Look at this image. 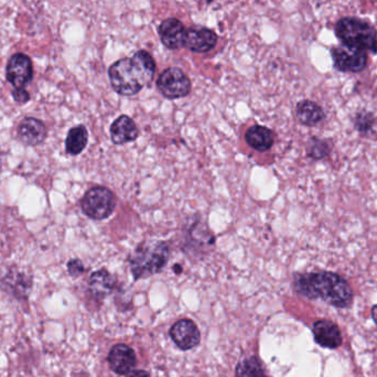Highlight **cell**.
<instances>
[{"instance_id": "cell-10", "label": "cell", "mask_w": 377, "mask_h": 377, "mask_svg": "<svg viewBox=\"0 0 377 377\" xmlns=\"http://www.w3.org/2000/svg\"><path fill=\"white\" fill-rule=\"evenodd\" d=\"M170 337L183 351L191 350L200 343V331L192 320L183 319L176 322L170 329Z\"/></svg>"}, {"instance_id": "cell-5", "label": "cell", "mask_w": 377, "mask_h": 377, "mask_svg": "<svg viewBox=\"0 0 377 377\" xmlns=\"http://www.w3.org/2000/svg\"><path fill=\"white\" fill-rule=\"evenodd\" d=\"M83 212L90 219L105 220L111 217L116 208V198L105 187H94L85 193L81 201Z\"/></svg>"}, {"instance_id": "cell-6", "label": "cell", "mask_w": 377, "mask_h": 377, "mask_svg": "<svg viewBox=\"0 0 377 377\" xmlns=\"http://www.w3.org/2000/svg\"><path fill=\"white\" fill-rule=\"evenodd\" d=\"M159 92L168 100L185 98L191 92V81L179 68L164 70L157 79Z\"/></svg>"}, {"instance_id": "cell-9", "label": "cell", "mask_w": 377, "mask_h": 377, "mask_svg": "<svg viewBox=\"0 0 377 377\" xmlns=\"http://www.w3.org/2000/svg\"><path fill=\"white\" fill-rule=\"evenodd\" d=\"M187 30L183 22L176 18H168L159 26V36L164 47L171 50L185 48Z\"/></svg>"}, {"instance_id": "cell-17", "label": "cell", "mask_w": 377, "mask_h": 377, "mask_svg": "<svg viewBox=\"0 0 377 377\" xmlns=\"http://www.w3.org/2000/svg\"><path fill=\"white\" fill-rule=\"evenodd\" d=\"M295 115L300 124L314 127L321 124L325 119V113L321 106L312 100H301L295 107Z\"/></svg>"}, {"instance_id": "cell-15", "label": "cell", "mask_w": 377, "mask_h": 377, "mask_svg": "<svg viewBox=\"0 0 377 377\" xmlns=\"http://www.w3.org/2000/svg\"><path fill=\"white\" fill-rule=\"evenodd\" d=\"M314 334L316 342L323 348H338L342 343L338 325L329 320L316 321L314 325Z\"/></svg>"}, {"instance_id": "cell-12", "label": "cell", "mask_w": 377, "mask_h": 377, "mask_svg": "<svg viewBox=\"0 0 377 377\" xmlns=\"http://www.w3.org/2000/svg\"><path fill=\"white\" fill-rule=\"evenodd\" d=\"M217 36L204 26H192L187 30L185 48L194 53H206L217 45Z\"/></svg>"}, {"instance_id": "cell-24", "label": "cell", "mask_w": 377, "mask_h": 377, "mask_svg": "<svg viewBox=\"0 0 377 377\" xmlns=\"http://www.w3.org/2000/svg\"><path fill=\"white\" fill-rule=\"evenodd\" d=\"M68 270L72 277H79L84 272V265L79 259H72L68 263Z\"/></svg>"}, {"instance_id": "cell-4", "label": "cell", "mask_w": 377, "mask_h": 377, "mask_svg": "<svg viewBox=\"0 0 377 377\" xmlns=\"http://www.w3.org/2000/svg\"><path fill=\"white\" fill-rule=\"evenodd\" d=\"M335 33L342 45L364 52H377L376 30L361 19H341L335 26Z\"/></svg>"}, {"instance_id": "cell-21", "label": "cell", "mask_w": 377, "mask_h": 377, "mask_svg": "<svg viewBox=\"0 0 377 377\" xmlns=\"http://www.w3.org/2000/svg\"><path fill=\"white\" fill-rule=\"evenodd\" d=\"M332 149V140L311 137L307 143V156L312 160H322L330 156Z\"/></svg>"}, {"instance_id": "cell-26", "label": "cell", "mask_w": 377, "mask_h": 377, "mask_svg": "<svg viewBox=\"0 0 377 377\" xmlns=\"http://www.w3.org/2000/svg\"><path fill=\"white\" fill-rule=\"evenodd\" d=\"M128 377H151V375L144 369H137V371H132L128 374Z\"/></svg>"}, {"instance_id": "cell-27", "label": "cell", "mask_w": 377, "mask_h": 377, "mask_svg": "<svg viewBox=\"0 0 377 377\" xmlns=\"http://www.w3.org/2000/svg\"><path fill=\"white\" fill-rule=\"evenodd\" d=\"M372 316L373 320H374L375 323H376L377 325V305L372 308Z\"/></svg>"}, {"instance_id": "cell-1", "label": "cell", "mask_w": 377, "mask_h": 377, "mask_svg": "<svg viewBox=\"0 0 377 377\" xmlns=\"http://www.w3.org/2000/svg\"><path fill=\"white\" fill-rule=\"evenodd\" d=\"M293 288L306 298L322 299L337 308H346L353 300V291L350 284L340 275L332 272L295 274Z\"/></svg>"}, {"instance_id": "cell-23", "label": "cell", "mask_w": 377, "mask_h": 377, "mask_svg": "<svg viewBox=\"0 0 377 377\" xmlns=\"http://www.w3.org/2000/svg\"><path fill=\"white\" fill-rule=\"evenodd\" d=\"M236 377H266L259 359L255 356L248 357L238 363Z\"/></svg>"}, {"instance_id": "cell-20", "label": "cell", "mask_w": 377, "mask_h": 377, "mask_svg": "<svg viewBox=\"0 0 377 377\" xmlns=\"http://www.w3.org/2000/svg\"><path fill=\"white\" fill-rule=\"evenodd\" d=\"M89 141V132L84 125H79L70 130L66 137V153L71 156H77L84 151Z\"/></svg>"}, {"instance_id": "cell-18", "label": "cell", "mask_w": 377, "mask_h": 377, "mask_svg": "<svg viewBox=\"0 0 377 377\" xmlns=\"http://www.w3.org/2000/svg\"><path fill=\"white\" fill-rule=\"evenodd\" d=\"M245 140L249 147L264 153L274 145L275 134L267 127L255 125L246 132Z\"/></svg>"}, {"instance_id": "cell-2", "label": "cell", "mask_w": 377, "mask_h": 377, "mask_svg": "<svg viewBox=\"0 0 377 377\" xmlns=\"http://www.w3.org/2000/svg\"><path fill=\"white\" fill-rule=\"evenodd\" d=\"M156 62L151 53L140 50L132 58L121 59L109 69L111 84L119 95H136L153 81Z\"/></svg>"}, {"instance_id": "cell-14", "label": "cell", "mask_w": 377, "mask_h": 377, "mask_svg": "<svg viewBox=\"0 0 377 377\" xmlns=\"http://www.w3.org/2000/svg\"><path fill=\"white\" fill-rule=\"evenodd\" d=\"M18 137L26 145H40L47 137V128L39 119L26 117L19 124Z\"/></svg>"}, {"instance_id": "cell-8", "label": "cell", "mask_w": 377, "mask_h": 377, "mask_svg": "<svg viewBox=\"0 0 377 377\" xmlns=\"http://www.w3.org/2000/svg\"><path fill=\"white\" fill-rule=\"evenodd\" d=\"M33 77L31 59L24 53H16L7 64V79L15 89H24Z\"/></svg>"}, {"instance_id": "cell-25", "label": "cell", "mask_w": 377, "mask_h": 377, "mask_svg": "<svg viewBox=\"0 0 377 377\" xmlns=\"http://www.w3.org/2000/svg\"><path fill=\"white\" fill-rule=\"evenodd\" d=\"M13 96L18 103H26L30 100L29 93L26 92L24 89H15Z\"/></svg>"}, {"instance_id": "cell-3", "label": "cell", "mask_w": 377, "mask_h": 377, "mask_svg": "<svg viewBox=\"0 0 377 377\" xmlns=\"http://www.w3.org/2000/svg\"><path fill=\"white\" fill-rule=\"evenodd\" d=\"M170 247L166 242H144L130 256V265L134 280L158 274L169 261Z\"/></svg>"}, {"instance_id": "cell-22", "label": "cell", "mask_w": 377, "mask_h": 377, "mask_svg": "<svg viewBox=\"0 0 377 377\" xmlns=\"http://www.w3.org/2000/svg\"><path fill=\"white\" fill-rule=\"evenodd\" d=\"M376 123L377 117L371 111H360L353 117L354 127L363 137H367V136H369L374 132Z\"/></svg>"}, {"instance_id": "cell-19", "label": "cell", "mask_w": 377, "mask_h": 377, "mask_svg": "<svg viewBox=\"0 0 377 377\" xmlns=\"http://www.w3.org/2000/svg\"><path fill=\"white\" fill-rule=\"evenodd\" d=\"M115 286V279L106 269L93 272L89 282L91 293L96 298L103 299L109 295Z\"/></svg>"}, {"instance_id": "cell-13", "label": "cell", "mask_w": 377, "mask_h": 377, "mask_svg": "<svg viewBox=\"0 0 377 377\" xmlns=\"http://www.w3.org/2000/svg\"><path fill=\"white\" fill-rule=\"evenodd\" d=\"M107 360L111 369L118 375L130 374L137 363L134 350L126 344L113 346Z\"/></svg>"}, {"instance_id": "cell-16", "label": "cell", "mask_w": 377, "mask_h": 377, "mask_svg": "<svg viewBox=\"0 0 377 377\" xmlns=\"http://www.w3.org/2000/svg\"><path fill=\"white\" fill-rule=\"evenodd\" d=\"M139 130L137 125L127 115H122L111 124V138L115 145H125L137 139Z\"/></svg>"}, {"instance_id": "cell-11", "label": "cell", "mask_w": 377, "mask_h": 377, "mask_svg": "<svg viewBox=\"0 0 377 377\" xmlns=\"http://www.w3.org/2000/svg\"><path fill=\"white\" fill-rule=\"evenodd\" d=\"M0 285L6 293L15 295L17 298H26L32 287L31 276L18 268L9 269Z\"/></svg>"}, {"instance_id": "cell-7", "label": "cell", "mask_w": 377, "mask_h": 377, "mask_svg": "<svg viewBox=\"0 0 377 377\" xmlns=\"http://www.w3.org/2000/svg\"><path fill=\"white\" fill-rule=\"evenodd\" d=\"M331 53L334 66L339 71L357 73L367 68V54L364 51L341 45L333 48Z\"/></svg>"}]
</instances>
